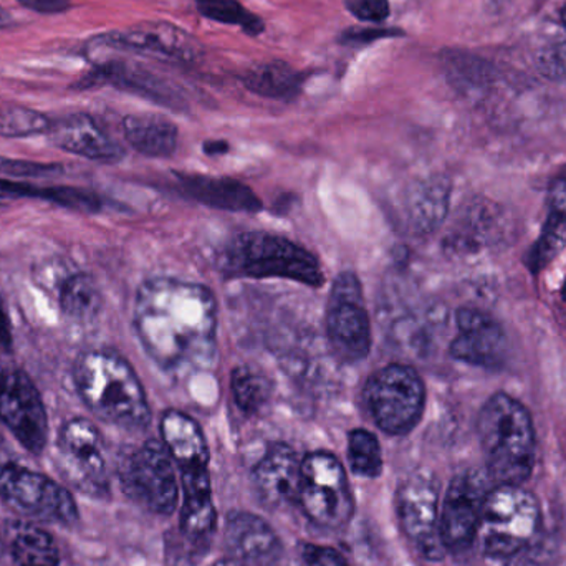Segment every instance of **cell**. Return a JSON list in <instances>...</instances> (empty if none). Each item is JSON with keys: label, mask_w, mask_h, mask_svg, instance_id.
<instances>
[{"label": "cell", "mask_w": 566, "mask_h": 566, "mask_svg": "<svg viewBox=\"0 0 566 566\" xmlns=\"http://www.w3.org/2000/svg\"><path fill=\"white\" fill-rule=\"evenodd\" d=\"M135 328L149 358L166 371L205 369L218 346V303L199 283L151 279L136 293Z\"/></svg>", "instance_id": "6da1fadb"}, {"label": "cell", "mask_w": 566, "mask_h": 566, "mask_svg": "<svg viewBox=\"0 0 566 566\" xmlns=\"http://www.w3.org/2000/svg\"><path fill=\"white\" fill-rule=\"evenodd\" d=\"M73 382L83 405L108 424L145 429L151 421V409L138 375L116 353L83 352L73 363Z\"/></svg>", "instance_id": "7a4b0ae2"}, {"label": "cell", "mask_w": 566, "mask_h": 566, "mask_svg": "<svg viewBox=\"0 0 566 566\" xmlns=\"http://www.w3.org/2000/svg\"><path fill=\"white\" fill-rule=\"evenodd\" d=\"M485 468L495 485H522L534 471L535 431L527 409L504 392L492 396L478 419Z\"/></svg>", "instance_id": "3957f363"}, {"label": "cell", "mask_w": 566, "mask_h": 566, "mask_svg": "<svg viewBox=\"0 0 566 566\" xmlns=\"http://www.w3.org/2000/svg\"><path fill=\"white\" fill-rule=\"evenodd\" d=\"M542 527L537 497L521 485H495L485 497L479 547L492 560H511L524 554Z\"/></svg>", "instance_id": "277c9868"}, {"label": "cell", "mask_w": 566, "mask_h": 566, "mask_svg": "<svg viewBox=\"0 0 566 566\" xmlns=\"http://www.w3.org/2000/svg\"><path fill=\"white\" fill-rule=\"evenodd\" d=\"M228 271L252 279H289L318 286L323 282L318 261L306 249L269 232H248L229 245Z\"/></svg>", "instance_id": "5b68a950"}, {"label": "cell", "mask_w": 566, "mask_h": 566, "mask_svg": "<svg viewBox=\"0 0 566 566\" xmlns=\"http://www.w3.org/2000/svg\"><path fill=\"white\" fill-rule=\"evenodd\" d=\"M296 502L318 527L339 531L349 524L355 499L345 468L335 455L316 451L303 459Z\"/></svg>", "instance_id": "8992f818"}, {"label": "cell", "mask_w": 566, "mask_h": 566, "mask_svg": "<svg viewBox=\"0 0 566 566\" xmlns=\"http://www.w3.org/2000/svg\"><path fill=\"white\" fill-rule=\"evenodd\" d=\"M0 497L17 512L45 522L72 525L78 507L69 489L42 472L19 464L0 441Z\"/></svg>", "instance_id": "52a82bcc"}, {"label": "cell", "mask_w": 566, "mask_h": 566, "mask_svg": "<svg viewBox=\"0 0 566 566\" xmlns=\"http://www.w3.org/2000/svg\"><path fill=\"white\" fill-rule=\"evenodd\" d=\"M123 491L136 504L156 515L175 514L179 488L175 461L163 442L146 441L123 454L118 465Z\"/></svg>", "instance_id": "ba28073f"}, {"label": "cell", "mask_w": 566, "mask_h": 566, "mask_svg": "<svg viewBox=\"0 0 566 566\" xmlns=\"http://www.w3.org/2000/svg\"><path fill=\"white\" fill-rule=\"evenodd\" d=\"M365 401L381 431L406 434L418 424L424 411V382L411 366H385L366 382Z\"/></svg>", "instance_id": "9c48e42d"}, {"label": "cell", "mask_w": 566, "mask_h": 566, "mask_svg": "<svg viewBox=\"0 0 566 566\" xmlns=\"http://www.w3.org/2000/svg\"><path fill=\"white\" fill-rule=\"evenodd\" d=\"M60 465L73 488L90 497L109 492L108 464L98 428L90 419L72 418L59 431Z\"/></svg>", "instance_id": "30bf717a"}, {"label": "cell", "mask_w": 566, "mask_h": 566, "mask_svg": "<svg viewBox=\"0 0 566 566\" xmlns=\"http://www.w3.org/2000/svg\"><path fill=\"white\" fill-rule=\"evenodd\" d=\"M441 492L434 475L416 472L402 482L398 514L402 532L422 558L441 562L446 555L441 538Z\"/></svg>", "instance_id": "8fae6325"}, {"label": "cell", "mask_w": 566, "mask_h": 566, "mask_svg": "<svg viewBox=\"0 0 566 566\" xmlns=\"http://www.w3.org/2000/svg\"><path fill=\"white\" fill-rule=\"evenodd\" d=\"M0 421L22 448L42 454L49 442V418L35 382L22 369L0 366Z\"/></svg>", "instance_id": "7c38bea8"}, {"label": "cell", "mask_w": 566, "mask_h": 566, "mask_svg": "<svg viewBox=\"0 0 566 566\" xmlns=\"http://www.w3.org/2000/svg\"><path fill=\"white\" fill-rule=\"evenodd\" d=\"M326 333L333 352L342 361L356 363L366 358L371 348V328L363 302V290L353 274H342L335 281L326 313Z\"/></svg>", "instance_id": "4fadbf2b"}, {"label": "cell", "mask_w": 566, "mask_h": 566, "mask_svg": "<svg viewBox=\"0 0 566 566\" xmlns=\"http://www.w3.org/2000/svg\"><path fill=\"white\" fill-rule=\"evenodd\" d=\"M488 472L469 469L452 479L441 507V538L446 552L464 554L478 537L489 491Z\"/></svg>", "instance_id": "5bb4252c"}, {"label": "cell", "mask_w": 566, "mask_h": 566, "mask_svg": "<svg viewBox=\"0 0 566 566\" xmlns=\"http://www.w3.org/2000/svg\"><path fill=\"white\" fill-rule=\"evenodd\" d=\"M95 45L116 52H133L175 63H195L202 59L201 43L179 27L166 22L143 23L115 30L93 40Z\"/></svg>", "instance_id": "9a60e30c"}, {"label": "cell", "mask_w": 566, "mask_h": 566, "mask_svg": "<svg viewBox=\"0 0 566 566\" xmlns=\"http://www.w3.org/2000/svg\"><path fill=\"white\" fill-rule=\"evenodd\" d=\"M458 336L451 343L452 358L482 368L502 365L507 338L494 316L478 308H462L458 312Z\"/></svg>", "instance_id": "2e32d148"}, {"label": "cell", "mask_w": 566, "mask_h": 566, "mask_svg": "<svg viewBox=\"0 0 566 566\" xmlns=\"http://www.w3.org/2000/svg\"><path fill=\"white\" fill-rule=\"evenodd\" d=\"M229 558L248 566H272L282 557V542L272 525L252 512H229L224 524Z\"/></svg>", "instance_id": "e0dca14e"}, {"label": "cell", "mask_w": 566, "mask_h": 566, "mask_svg": "<svg viewBox=\"0 0 566 566\" xmlns=\"http://www.w3.org/2000/svg\"><path fill=\"white\" fill-rule=\"evenodd\" d=\"M86 86L95 83L116 86L125 92L136 93L153 99L159 105L181 109L186 105L185 96L171 82L153 72L148 66L126 59L96 60L95 72L85 78Z\"/></svg>", "instance_id": "ac0fdd59"}, {"label": "cell", "mask_w": 566, "mask_h": 566, "mask_svg": "<svg viewBox=\"0 0 566 566\" xmlns=\"http://www.w3.org/2000/svg\"><path fill=\"white\" fill-rule=\"evenodd\" d=\"M53 145L70 155L90 161L113 165L122 161L125 149L116 143L106 129L86 113H73L52 123L49 132Z\"/></svg>", "instance_id": "d6986e66"}, {"label": "cell", "mask_w": 566, "mask_h": 566, "mask_svg": "<svg viewBox=\"0 0 566 566\" xmlns=\"http://www.w3.org/2000/svg\"><path fill=\"white\" fill-rule=\"evenodd\" d=\"M179 475L182 489V505L179 511L181 532L189 542L205 544L211 541L218 527L209 465L179 469Z\"/></svg>", "instance_id": "ffe728a7"}, {"label": "cell", "mask_w": 566, "mask_h": 566, "mask_svg": "<svg viewBox=\"0 0 566 566\" xmlns=\"http://www.w3.org/2000/svg\"><path fill=\"white\" fill-rule=\"evenodd\" d=\"M302 462L290 446L272 444L254 469L259 497L268 507L281 509L296 502Z\"/></svg>", "instance_id": "44dd1931"}, {"label": "cell", "mask_w": 566, "mask_h": 566, "mask_svg": "<svg viewBox=\"0 0 566 566\" xmlns=\"http://www.w3.org/2000/svg\"><path fill=\"white\" fill-rule=\"evenodd\" d=\"M181 191L195 201L226 211H261L262 202L251 188L231 178L179 176Z\"/></svg>", "instance_id": "7402d4cb"}, {"label": "cell", "mask_w": 566, "mask_h": 566, "mask_svg": "<svg viewBox=\"0 0 566 566\" xmlns=\"http://www.w3.org/2000/svg\"><path fill=\"white\" fill-rule=\"evenodd\" d=\"M163 444L178 469L209 465V448L201 426L181 411H166L161 418Z\"/></svg>", "instance_id": "603a6c76"}, {"label": "cell", "mask_w": 566, "mask_h": 566, "mask_svg": "<svg viewBox=\"0 0 566 566\" xmlns=\"http://www.w3.org/2000/svg\"><path fill=\"white\" fill-rule=\"evenodd\" d=\"M123 133L132 148L151 158L171 156L178 146V128L161 115H128L123 119Z\"/></svg>", "instance_id": "cb8c5ba5"}, {"label": "cell", "mask_w": 566, "mask_h": 566, "mask_svg": "<svg viewBox=\"0 0 566 566\" xmlns=\"http://www.w3.org/2000/svg\"><path fill=\"white\" fill-rule=\"evenodd\" d=\"M241 82L249 92L264 98L290 99L300 92L303 75L283 60H271L245 70Z\"/></svg>", "instance_id": "d4e9b609"}, {"label": "cell", "mask_w": 566, "mask_h": 566, "mask_svg": "<svg viewBox=\"0 0 566 566\" xmlns=\"http://www.w3.org/2000/svg\"><path fill=\"white\" fill-rule=\"evenodd\" d=\"M59 306L65 318L72 322H93L103 306L98 283L86 272L66 275L59 286Z\"/></svg>", "instance_id": "484cf974"}, {"label": "cell", "mask_w": 566, "mask_h": 566, "mask_svg": "<svg viewBox=\"0 0 566 566\" xmlns=\"http://www.w3.org/2000/svg\"><path fill=\"white\" fill-rule=\"evenodd\" d=\"M0 195L17 196V198H35L53 202L73 211L95 214L102 209V199L95 192L70 186H35L30 182L0 179Z\"/></svg>", "instance_id": "4316f807"}, {"label": "cell", "mask_w": 566, "mask_h": 566, "mask_svg": "<svg viewBox=\"0 0 566 566\" xmlns=\"http://www.w3.org/2000/svg\"><path fill=\"white\" fill-rule=\"evenodd\" d=\"M449 206V186L436 178L419 185L408 199V221L419 234H428L444 221Z\"/></svg>", "instance_id": "83f0119b"}, {"label": "cell", "mask_w": 566, "mask_h": 566, "mask_svg": "<svg viewBox=\"0 0 566 566\" xmlns=\"http://www.w3.org/2000/svg\"><path fill=\"white\" fill-rule=\"evenodd\" d=\"M17 566H59L60 551L49 532L25 525L13 535L10 544Z\"/></svg>", "instance_id": "f1b7e54d"}, {"label": "cell", "mask_w": 566, "mask_h": 566, "mask_svg": "<svg viewBox=\"0 0 566 566\" xmlns=\"http://www.w3.org/2000/svg\"><path fill=\"white\" fill-rule=\"evenodd\" d=\"M196 9L205 19L212 22L235 25L249 36L265 32V22L258 13L249 10L241 0H195Z\"/></svg>", "instance_id": "f546056e"}, {"label": "cell", "mask_w": 566, "mask_h": 566, "mask_svg": "<svg viewBox=\"0 0 566 566\" xmlns=\"http://www.w3.org/2000/svg\"><path fill=\"white\" fill-rule=\"evenodd\" d=\"M231 389L234 401L245 415L261 411L271 399V382L258 369L239 366L231 376Z\"/></svg>", "instance_id": "4dcf8cb0"}, {"label": "cell", "mask_w": 566, "mask_h": 566, "mask_svg": "<svg viewBox=\"0 0 566 566\" xmlns=\"http://www.w3.org/2000/svg\"><path fill=\"white\" fill-rule=\"evenodd\" d=\"M348 461L353 474L376 479L382 471L381 446L373 432L355 429L348 436Z\"/></svg>", "instance_id": "1f68e13d"}, {"label": "cell", "mask_w": 566, "mask_h": 566, "mask_svg": "<svg viewBox=\"0 0 566 566\" xmlns=\"http://www.w3.org/2000/svg\"><path fill=\"white\" fill-rule=\"evenodd\" d=\"M52 119L36 109L25 106H0V136L3 138H27L43 135L52 128Z\"/></svg>", "instance_id": "d6a6232c"}, {"label": "cell", "mask_w": 566, "mask_h": 566, "mask_svg": "<svg viewBox=\"0 0 566 566\" xmlns=\"http://www.w3.org/2000/svg\"><path fill=\"white\" fill-rule=\"evenodd\" d=\"M566 244V219L548 214L541 239L527 254V265L534 274L547 268Z\"/></svg>", "instance_id": "836d02e7"}, {"label": "cell", "mask_w": 566, "mask_h": 566, "mask_svg": "<svg viewBox=\"0 0 566 566\" xmlns=\"http://www.w3.org/2000/svg\"><path fill=\"white\" fill-rule=\"evenodd\" d=\"M442 69H444L448 82L452 83L455 88H468V86L478 85L484 82L488 76V66L482 63L478 56L465 52L442 53Z\"/></svg>", "instance_id": "e575fe53"}, {"label": "cell", "mask_w": 566, "mask_h": 566, "mask_svg": "<svg viewBox=\"0 0 566 566\" xmlns=\"http://www.w3.org/2000/svg\"><path fill=\"white\" fill-rule=\"evenodd\" d=\"M537 69L551 80H566V40L551 43L538 52Z\"/></svg>", "instance_id": "d590c367"}, {"label": "cell", "mask_w": 566, "mask_h": 566, "mask_svg": "<svg viewBox=\"0 0 566 566\" xmlns=\"http://www.w3.org/2000/svg\"><path fill=\"white\" fill-rule=\"evenodd\" d=\"M405 30L398 27H359V29H346L339 35V43L343 45H368L378 40L399 39L405 36Z\"/></svg>", "instance_id": "8d00e7d4"}, {"label": "cell", "mask_w": 566, "mask_h": 566, "mask_svg": "<svg viewBox=\"0 0 566 566\" xmlns=\"http://www.w3.org/2000/svg\"><path fill=\"white\" fill-rule=\"evenodd\" d=\"M345 9L365 23H382L391 17L389 0H345Z\"/></svg>", "instance_id": "74e56055"}, {"label": "cell", "mask_w": 566, "mask_h": 566, "mask_svg": "<svg viewBox=\"0 0 566 566\" xmlns=\"http://www.w3.org/2000/svg\"><path fill=\"white\" fill-rule=\"evenodd\" d=\"M298 557L300 566H349L338 551L325 545L302 544Z\"/></svg>", "instance_id": "f35d334b"}, {"label": "cell", "mask_w": 566, "mask_h": 566, "mask_svg": "<svg viewBox=\"0 0 566 566\" xmlns=\"http://www.w3.org/2000/svg\"><path fill=\"white\" fill-rule=\"evenodd\" d=\"M17 3L40 15H59L72 9V0H17Z\"/></svg>", "instance_id": "ab89813d"}, {"label": "cell", "mask_w": 566, "mask_h": 566, "mask_svg": "<svg viewBox=\"0 0 566 566\" xmlns=\"http://www.w3.org/2000/svg\"><path fill=\"white\" fill-rule=\"evenodd\" d=\"M0 168L9 172V175L17 176L42 175V172L46 175V172L63 171L62 166L59 165H40V163L29 161H2Z\"/></svg>", "instance_id": "60d3db41"}, {"label": "cell", "mask_w": 566, "mask_h": 566, "mask_svg": "<svg viewBox=\"0 0 566 566\" xmlns=\"http://www.w3.org/2000/svg\"><path fill=\"white\" fill-rule=\"evenodd\" d=\"M548 209L552 216L566 219V181L558 179L548 191Z\"/></svg>", "instance_id": "b9f144b4"}, {"label": "cell", "mask_w": 566, "mask_h": 566, "mask_svg": "<svg viewBox=\"0 0 566 566\" xmlns=\"http://www.w3.org/2000/svg\"><path fill=\"white\" fill-rule=\"evenodd\" d=\"M12 345V323H10L9 313H7L2 298H0V348H2L3 352H10Z\"/></svg>", "instance_id": "7bdbcfd3"}, {"label": "cell", "mask_w": 566, "mask_h": 566, "mask_svg": "<svg viewBox=\"0 0 566 566\" xmlns=\"http://www.w3.org/2000/svg\"><path fill=\"white\" fill-rule=\"evenodd\" d=\"M228 143L224 142H214V143H206L205 149L209 155H216V153H226L228 151Z\"/></svg>", "instance_id": "ee69618b"}, {"label": "cell", "mask_w": 566, "mask_h": 566, "mask_svg": "<svg viewBox=\"0 0 566 566\" xmlns=\"http://www.w3.org/2000/svg\"><path fill=\"white\" fill-rule=\"evenodd\" d=\"M521 555L511 558V564H509L507 566H541L537 564V562L534 560V558L521 557Z\"/></svg>", "instance_id": "f6af8a7d"}, {"label": "cell", "mask_w": 566, "mask_h": 566, "mask_svg": "<svg viewBox=\"0 0 566 566\" xmlns=\"http://www.w3.org/2000/svg\"><path fill=\"white\" fill-rule=\"evenodd\" d=\"M13 19L12 15H10L9 10L3 9L2 6H0V29H7V27L12 25Z\"/></svg>", "instance_id": "bcb514c9"}, {"label": "cell", "mask_w": 566, "mask_h": 566, "mask_svg": "<svg viewBox=\"0 0 566 566\" xmlns=\"http://www.w3.org/2000/svg\"><path fill=\"white\" fill-rule=\"evenodd\" d=\"M211 566H248L244 564H239V562L232 560V558H226V560L216 562Z\"/></svg>", "instance_id": "7dc6e473"}, {"label": "cell", "mask_w": 566, "mask_h": 566, "mask_svg": "<svg viewBox=\"0 0 566 566\" xmlns=\"http://www.w3.org/2000/svg\"><path fill=\"white\" fill-rule=\"evenodd\" d=\"M560 20H562V23H564V27L566 29V3L564 7H562V10H560Z\"/></svg>", "instance_id": "c3c4849f"}, {"label": "cell", "mask_w": 566, "mask_h": 566, "mask_svg": "<svg viewBox=\"0 0 566 566\" xmlns=\"http://www.w3.org/2000/svg\"><path fill=\"white\" fill-rule=\"evenodd\" d=\"M562 298H564L566 302V281L564 283V286H562Z\"/></svg>", "instance_id": "681fc988"}]
</instances>
